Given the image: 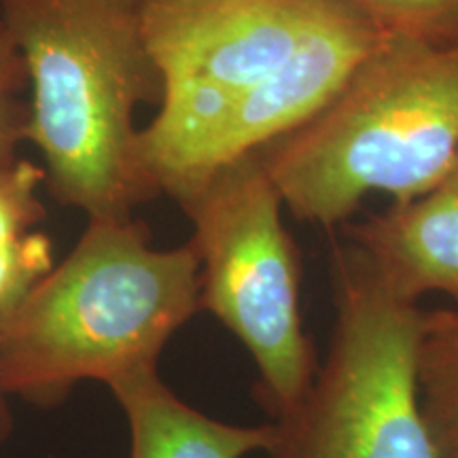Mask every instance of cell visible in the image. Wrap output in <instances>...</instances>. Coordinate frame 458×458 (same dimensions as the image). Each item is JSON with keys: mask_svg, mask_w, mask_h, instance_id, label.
Returning a JSON list of instances; mask_svg holds the SVG:
<instances>
[{"mask_svg": "<svg viewBox=\"0 0 458 458\" xmlns=\"http://www.w3.org/2000/svg\"><path fill=\"white\" fill-rule=\"evenodd\" d=\"M418 388L439 456L458 452V310H422Z\"/></svg>", "mask_w": 458, "mask_h": 458, "instance_id": "cell-10", "label": "cell"}, {"mask_svg": "<svg viewBox=\"0 0 458 458\" xmlns=\"http://www.w3.org/2000/svg\"><path fill=\"white\" fill-rule=\"evenodd\" d=\"M130 428V458H246L263 454L276 435L274 420L233 425L176 397L157 371L113 388Z\"/></svg>", "mask_w": 458, "mask_h": 458, "instance_id": "cell-8", "label": "cell"}, {"mask_svg": "<svg viewBox=\"0 0 458 458\" xmlns=\"http://www.w3.org/2000/svg\"><path fill=\"white\" fill-rule=\"evenodd\" d=\"M26 88L24 62L0 20V162L17 157V147L26 140L28 100L21 98Z\"/></svg>", "mask_w": 458, "mask_h": 458, "instance_id": "cell-12", "label": "cell"}, {"mask_svg": "<svg viewBox=\"0 0 458 458\" xmlns=\"http://www.w3.org/2000/svg\"><path fill=\"white\" fill-rule=\"evenodd\" d=\"M199 310L191 244L157 249L134 216H96L60 263L0 312V385L41 408L79 382L113 388L157 371Z\"/></svg>", "mask_w": 458, "mask_h": 458, "instance_id": "cell-1", "label": "cell"}, {"mask_svg": "<svg viewBox=\"0 0 458 458\" xmlns=\"http://www.w3.org/2000/svg\"><path fill=\"white\" fill-rule=\"evenodd\" d=\"M346 236L399 297L445 295L458 310V189L439 187L346 223Z\"/></svg>", "mask_w": 458, "mask_h": 458, "instance_id": "cell-7", "label": "cell"}, {"mask_svg": "<svg viewBox=\"0 0 458 458\" xmlns=\"http://www.w3.org/2000/svg\"><path fill=\"white\" fill-rule=\"evenodd\" d=\"M385 41L448 47L458 43V0H342Z\"/></svg>", "mask_w": 458, "mask_h": 458, "instance_id": "cell-11", "label": "cell"}, {"mask_svg": "<svg viewBox=\"0 0 458 458\" xmlns=\"http://www.w3.org/2000/svg\"><path fill=\"white\" fill-rule=\"evenodd\" d=\"M340 0H139L162 100L139 153L156 193L172 198L199 145L240 102L293 60Z\"/></svg>", "mask_w": 458, "mask_h": 458, "instance_id": "cell-6", "label": "cell"}, {"mask_svg": "<svg viewBox=\"0 0 458 458\" xmlns=\"http://www.w3.org/2000/svg\"><path fill=\"white\" fill-rule=\"evenodd\" d=\"M11 431H13V416L9 410V394L4 393L3 385H0V450H3L4 442L9 439Z\"/></svg>", "mask_w": 458, "mask_h": 458, "instance_id": "cell-13", "label": "cell"}, {"mask_svg": "<svg viewBox=\"0 0 458 458\" xmlns=\"http://www.w3.org/2000/svg\"><path fill=\"white\" fill-rule=\"evenodd\" d=\"M26 68V140L45 185L88 219L128 216L156 198L139 153L136 111L162 100L136 0H0Z\"/></svg>", "mask_w": 458, "mask_h": 458, "instance_id": "cell-2", "label": "cell"}, {"mask_svg": "<svg viewBox=\"0 0 458 458\" xmlns=\"http://www.w3.org/2000/svg\"><path fill=\"white\" fill-rule=\"evenodd\" d=\"M450 458H458V452H456V454H452V456H450Z\"/></svg>", "mask_w": 458, "mask_h": 458, "instance_id": "cell-15", "label": "cell"}, {"mask_svg": "<svg viewBox=\"0 0 458 458\" xmlns=\"http://www.w3.org/2000/svg\"><path fill=\"white\" fill-rule=\"evenodd\" d=\"M191 221L199 310L246 348L272 418L291 410L318 369L301 317V259L284 225V202L259 153L236 157L176 202Z\"/></svg>", "mask_w": 458, "mask_h": 458, "instance_id": "cell-5", "label": "cell"}, {"mask_svg": "<svg viewBox=\"0 0 458 458\" xmlns=\"http://www.w3.org/2000/svg\"><path fill=\"white\" fill-rule=\"evenodd\" d=\"M334 325L310 388L272 418L263 458H442L418 388L420 303L399 297L351 242L331 255Z\"/></svg>", "mask_w": 458, "mask_h": 458, "instance_id": "cell-4", "label": "cell"}, {"mask_svg": "<svg viewBox=\"0 0 458 458\" xmlns=\"http://www.w3.org/2000/svg\"><path fill=\"white\" fill-rule=\"evenodd\" d=\"M45 170L24 157L0 162V312L20 301L55 266L38 196Z\"/></svg>", "mask_w": 458, "mask_h": 458, "instance_id": "cell-9", "label": "cell"}, {"mask_svg": "<svg viewBox=\"0 0 458 458\" xmlns=\"http://www.w3.org/2000/svg\"><path fill=\"white\" fill-rule=\"evenodd\" d=\"M136 3H139V0H136Z\"/></svg>", "mask_w": 458, "mask_h": 458, "instance_id": "cell-16", "label": "cell"}, {"mask_svg": "<svg viewBox=\"0 0 458 458\" xmlns=\"http://www.w3.org/2000/svg\"><path fill=\"white\" fill-rule=\"evenodd\" d=\"M257 153L284 208L327 229L369 196L405 204L444 187L458 162V43L382 41L318 113Z\"/></svg>", "mask_w": 458, "mask_h": 458, "instance_id": "cell-3", "label": "cell"}, {"mask_svg": "<svg viewBox=\"0 0 458 458\" xmlns=\"http://www.w3.org/2000/svg\"><path fill=\"white\" fill-rule=\"evenodd\" d=\"M444 187H454V189H458V162H456V165H454V170H452L448 182H445Z\"/></svg>", "mask_w": 458, "mask_h": 458, "instance_id": "cell-14", "label": "cell"}]
</instances>
